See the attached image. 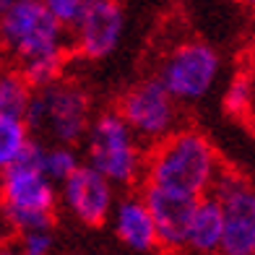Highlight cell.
Instances as JSON below:
<instances>
[{"mask_svg":"<svg viewBox=\"0 0 255 255\" xmlns=\"http://www.w3.org/2000/svg\"><path fill=\"white\" fill-rule=\"evenodd\" d=\"M0 44L16 57L18 73L34 91L63 78L71 42L42 0L10 3L0 18Z\"/></svg>","mask_w":255,"mask_h":255,"instance_id":"1","label":"cell"},{"mask_svg":"<svg viewBox=\"0 0 255 255\" xmlns=\"http://www.w3.org/2000/svg\"><path fill=\"white\" fill-rule=\"evenodd\" d=\"M219 172L222 164L214 143L195 128H177L146 151L143 180L154 188L203 198L211 193Z\"/></svg>","mask_w":255,"mask_h":255,"instance_id":"2","label":"cell"},{"mask_svg":"<svg viewBox=\"0 0 255 255\" xmlns=\"http://www.w3.org/2000/svg\"><path fill=\"white\" fill-rule=\"evenodd\" d=\"M91 118L94 110H91V94L86 86L63 76L55 84H47L31 94L26 128L42 143L76 146L84 141Z\"/></svg>","mask_w":255,"mask_h":255,"instance_id":"3","label":"cell"},{"mask_svg":"<svg viewBox=\"0 0 255 255\" xmlns=\"http://www.w3.org/2000/svg\"><path fill=\"white\" fill-rule=\"evenodd\" d=\"M84 164L99 172L115 188H130L143 180L146 148L115 110L97 112L91 118L84 135Z\"/></svg>","mask_w":255,"mask_h":255,"instance_id":"4","label":"cell"},{"mask_svg":"<svg viewBox=\"0 0 255 255\" xmlns=\"http://www.w3.org/2000/svg\"><path fill=\"white\" fill-rule=\"evenodd\" d=\"M57 208V185L42 175L34 161V141L13 167L0 172V211L10 229L24 235L34 229H52Z\"/></svg>","mask_w":255,"mask_h":255,"instance_id":"5","label":"cell"},{"mask_svg":"<svg viewBox=\"0 0 255 255\" xmlns=\"http://www.w3.org/2000/svg\"><path fill=\"white\" fill-rule=\"evenodd\" d=\"M222 73V57L219 52L201 39H188L175 44L159 65L154 76L167 94L177 104L182 102H201L211 94Z\"/></svg>","mask_w":255,"mask_h":255,"instance_id":"6","label":"cell"},{"mask_svg":"<svg viewBox=\"0 0 255 255\" xmlns=\"http://www.w3.org/2000/svg\"><path fill=\"white\" fill-rule=\"evenodd\" d=\"M115 112L141 143H159L180 128V104L156 78H143L120 97Z\"/></svg>","mask_w":255,"mask_h":255,"instance_id":"7","label":"cell"},{"mask_svg":"<svg viewBox=\"0 0 255 255\" xmlns=\"http://www.w3.org/2000/svg\"><path fill=\"white\" fill-rule=\"evenodd\" d=\"M208 195L222 208V255H255V185L222 169Z\"/></svg>","mask_w":255,"mask_h":255,"instance_id":"8","label":"cell"},{"mask_svg":"<svg viewBox=\"0 0 255 255\" xmlns=\"http://www.w3.org/2000/svg\"><path fill=\"white\" fill-rule=\"evenodd\" d=\"M118 188L110 185L99 172L81 161V167L57 188V203L84 227H102L110 222Z\"/></svg>","mask_w":255,"mask_h":255,"instance_id":"9","label":"cell"},{"mask_svg":"<svg viewBox=\"0 0 255 255\" xmlns=\"http://www.w3.org/2000/svg\"><path fill=\"white\" fill-rule=\"evenodd\" d=\"M125 10L120 0H89L78 26L71 31V47L86 60H104L120 47Z\"/></svg>","mask_w":255,"mask_h":255,"instance_id":"10","label":"cell"},{"mask_svg":"<svg viewBox=\"0 0 255 255\" xmlns=\"http://www.w3.org/2000/svg\"><path fill=\"white\" fill-rule=\"evenodd\" d=\"M141 195L146 201L148 214H151L159 248L167 253L185 250V237H188L190 216H193V208L198 203V198L180 195V193H172L164 188H154V185H146Z\"/></svg>","mask_w":255,"mask_h":255,"instance_id":"11","label":"cell"},{"mask_svg":"<svg viewBox=\"0 0 255 255\" xmlns=\"http://www.w3.org/2000/svg\"><path fill=\"white\" fill-rule=\"evenodd\" d=\"M110 227L128 253L148 255V253L159 250L156 229H154L151 214H148L141 193L118 195V201L112 206V214H110Z\"/></svg>","mask_w":255,"mask_h":255,"instance_id":"12","label":"cell"},{"mask_svg":"<svg viewBox=\"0 0 255 255\" xmlns=\"http://www.w3.org/2000/svg\"><path fill=\"white\" fill-rule=\"evenodd\" d=\"M222 237H224L222 208H219L216 198L203 195L193 208L185 250H190L193 255H222Z\"/></svg>","mask_w":255,"mask_h":255,"instance_id":"13","label":"cell"},{"mask_svg":"<svg viewBox=\"0 0 255 255\" xmlns=\"http://www.w3.org/2000/svg\"><path fill=\"white\" fill-rule=\"evenodd\" d=\"M34 161L42 169V175L57 188L81 167V156L76 146H63V143H42L34 138Z\"/></svg>","mask_w":255,"mask_h":255,"instance_id":"14","label":"cell"},{"mask_svg":"<svg viewBox=\"0 0 255 255\" xmlns=\"http://www.w3.org/2000/svg\"><path fill=\"white\" fill-rule=\"evenodd\" d=\"M34 89L18 71H0V118L26 123Z\"/></svg>","mask_w":255,"mask_h":255,"instance_id":"15","label":"cell"},{"mask_svg":"<svg viewBox=\"0 0 255 255\" xmlns=\"http://www.w3.org/2000/svg\"><path fill=\"white\" fill-rule=\"evenodd\" d=\"M31 141H34V135L29 133L26 123L0 118V172L13 167L26 154Z\"/></svg>","mask_w":255,"mask_h":255,"instance_id":"16","label":"cell"},{"mask_svg":"<svg viewBox=\"0 0 255 255\" xmlns=\"http://www.w3.org/2000/svg\"><path fill=\"white\" fill-rule=\"evenodd\" d=\"M42 3L63 31H73L89 8V0H42Z\"/></svg>","mask_w":255,"mask_h":255,"instance_id":"17","label":"cell"},{"mask_svg":"<svg viewBox=\"0 0 255 255\" xmlns=\"http://www.w3.org/2000/svg\"><path fill=\"white\" fill-rule=\"evenodd\" d=\"M18 255H52L55 253V235L52 229H34L18 235Z\"/></svg>","mask_w":255,"mask_h":255,"instance_id":"18","label":"cell"},{"mask_svg":"<svg viewBox=\"0 0 255 255\" xmlns=\"http://www.w3.org/2000/svg\"><path fill=\"white\" fill-rule=\"evenodd\" d=\"M250 97H253V89H250V81L248 78H235L232 86L227 91V110L232 112H242L250 107Z\"/></svg>","mask_w":255,"mask_h":255,"instance_id":"19","label":"cell"},{"mask_svg":"<svg viewBox=\"0 0 255 255\" xmlns=\"http://www.w3.org/2000/svg\"><path fill=\"white\" fill-rule=\"evenodd\" d=\"M0 255H18V250H16V248H8V245H3V248H0Z\"/></svg>","mask_w":255,"mask_h":255,"instance_id":"20","label":"cell"},{"mask_svg":"<svg viewBox=\"0 0 255 255\" xmlns=\"http://www.w3.org/2000/svg\"><path fill=\"white\" fill-rule=\"evenodd\" d=\"M240 3L245 5V8H250V10H255V0H240Z\"/></svg>","mask_w":255,"mask_h":255,"instance_id":"21","label":"cell"}]
</instances>
